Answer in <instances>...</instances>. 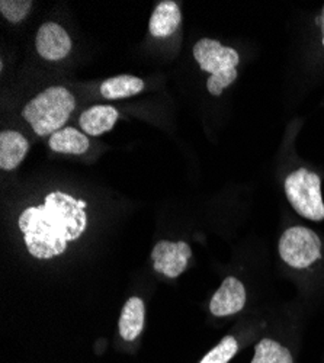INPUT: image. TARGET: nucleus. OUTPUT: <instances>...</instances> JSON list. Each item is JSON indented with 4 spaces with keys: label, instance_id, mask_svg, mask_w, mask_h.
<instances>
[{
    "label": "nucleus",
    "instance_id": "f257e3e1",
    "mask_svg": "<svg viewBox=\"0 0 324 363\" xmlns=\"http://www.w3.org/2000/svg\"><path fill=\"white\" fill-rule=\"evenodd\" d=\"M86 206L84 201L55 191L45 196L43 205L26 208L19 217V228L28 252L41 260L65 253L67 243L86 230Z\"/></svg>",
    "mask_w": 324,
    "mask_h": 363
},
{
    "label": "nucleus",
    "instance_id": "f03ea898",
    "mask_svg": "<svg viewBox=\"0 0 324 363\" xmlns=\"http://www.w3.org/2000/svg\"><path fill=\"white\" fill-rule=\"evenodd\" d=\"M76 99L66 87L52 86L37 95L22 109V116L40 137L63 130L74 111Z\"/></svg>",
    "mask_w": 324,
    "mask_h": 363
},
{
    "label": "nucleus",
    "instance_id": "7ed1b4c3",
    "mask_svg": "<svg viewBox=\"0 0 324 363\" xmlns=\"http://www.w3.org/2000/svg\"><path fill=\"white\" fill-rule=\"evenodd\" d=\"M285 195L297 213L311 221L324 220L321 179L307 170L298 169L285 179Z\"/></svg>",
    "mask_w": 324,
    "mask_h": 363
},
{
    "label": "nucleus",
    "instance_id": "20e7f679",
    "mask_svg": "<svg viewBox=\"0 0 324 363\" xmlns=\"http://www.w3.org/2000/svg\"><path fill=\"white\" fill-rule=\"evenodd\" d=\"M279 255L294 269H307L321 259L320 237L307 227H291L279 240Z\"/></svg>",
    "mask_w": 324,
    "mask_h": 363
},
{
    "label": "nucleus",
    "instance_id": "39448f33",
    "mask_svg": "<svg viewBox=\"0 0 324 363\" xmlns=\"http://www.w3.org/2000/svg\"><path fill=\"white\" fill-rule=\"evenodd\" d=\"M194 57L201 70L211 76L235 72L240 63L239 52L234 48L224 47L217 40L202 38L194 47Z\"/></svg>",
    "mask_w": 324,
    "mask_h": 363
},
{
    "label": "nucleus",
    "instance_id": "423d86ee",
    "mask_svg": "<svg viewBox=\"0 0 324 363\" xmlns=\"http://www.w3.org/2000/svg\"><path fill=\"white\" fill-rule=\"evenodd\" d=\"M191 256L192 250L185 241L173 243V241L160 240L152 252L153 267L159 274L174 279L184 274Z\"/></svg>",
    "mask_w": 324,
    "mask_h": 363
},
{
    "label": "nucleus",
    "instance_id": "0eeeda50",
    "mask_svg": "<svg viewBox=\"0 0 324 363\" xmlns=\"http://www.w3.org/2000/svg\"><path fill=\"white\" fill-rule=\"evenodd\" d=\"M38 54L48 62H60L72 51V40L66 29L55 22L41 25L35 40Z\"/></svg>",
    "mask_w": 324,
    "mask_h": 363
},
{
    "label": "nucleus",
    "instance_id": "6e6552de",
    "mask_svg": "<svg viewBox=\"0 0 324 363\" xmlns=\"http://www.w3.org/2000/svg\"><path fill=\"white\" fill-rule=\"evenodd\" d=\"M246 289L245 285L234 277L224 279L218 291L210 302V311L216 317H227L238 314L245 308Z\"/></svg>",
    "mask_w": 324,
    "mask_h": 363
},
{
    "label": "nucleus",
    "instance_id": "1a4fd4ad",
    "mask_svg": "<svg viewBox=\"0 0 324 363\" xmlns=\"http://www.w3.org/2000/svg\"><path fill=\"white\" fill-rule=\"evenodd\" d=\"M182 22V13L178 4L173 0H163L160 2L149 22L150 34L157 38H166L178 31Z\"/></svg>",
    "mask_w": 324,
    "mask_h": 363
},
{
    "label": "nucleus",
    "instance_id": "9d476101",
    "mask_svg": "<svg viewBox=\"0 0 324 363\" xmlns=\"http://www.w3.org/2000/svg\"><path fill=\"white\" fill-rule=\"evenodd\" d=\"M118 118H120V113L113 106L98 105L86 109L79 118V124L87 135L99 137L113 128Z\"/></svg>",
    "mask_w": 324,
    "mask_h": 363
},
{
    "label": "nucleus",
    "instance_id": "9b49d317",
    "mask_svg": "<svg viewBox=\"0 0 324 363\" xmlns=\"http://www.w3.org/2000/svg\"><path fill=\"white\" fill-rule=\"evenodd\" d=\"M29 150L28 140L18 131H4L0 134V167L2 170L16 169Z\"/></svg>",
    "mask_w": 324,
    "mask_h": 363
},
{
    "label": "nucleus",
    "instance_id": "f8f14e48",
    "mask_svg": "<svg viewBox=\"0 0 324 363\" xmlns=\"http://www.w3.org/2000/svg\"><path fill=\"white\" fill-rule=\"evenodd\" d=\"M145 307L141 298L131 296L123 307L120 317V335L125 342L135 340L144 328Z\"/></svg>",
    "mask_w": 324,
    "mask_h": 363
},
{
    "label": "nucleus",
    "instance_id": "ddd939ff",
    "mask_svg": "<svg viewBox=\"0 0 324 363\" xmlns=\"http://www.w3.org/2000/svg\"><path fill=\"white\" fill-rule=\"evenodd\" d=\"M50 148L55 153L83 155L89 148V138L73 127H66L50 137Z\"/></svg>",
    "mask_w": 324,
    "mask_h": 363
},
{
    "label": "nucleus",
    "instance_id": "4468645a",
    "mask_svg": "<svg viewBox=\"0 0 324 363\" xmlns=\"http://www.w3.org/2000/svg\"><path fill=\"white\" fill-rule=\"evenodd\" d=\"M144 89V82L140 77L121 74L116 77H111L101 84V95L105 99L116 101L138 95Z\"/></svg>",
    "mask_w": 324,
    "mask_h": 363
},
{
    "label": "nucleus",
    "instance_id": "2eb2a0df",
    "mask_svg": "<svg viewBox=\"0 0 324 363\" xmlns=\"http://www.w3.org/2000/svg\"><path fill=\"white\" fill-rule=\"evenodd\" d=\"M252 363H294L291 352L272 339H263L255 347Z\"/></svg>",
    "mask_w": 324,
    "mask_h": 363
},
{
    "label": "nucleus",
    "instance_id": "dca6fc26",
    "mask_svg": "<svg viewBox=\"0 0 324 363\" xmlns=\"http://www.w3.org/2000/svg\"><path fill=\"white\" fill-rule=\"evenodd\" d=\"M239 345L233 336H225L213 350H210L199 363H228L238 353Z\"/></svg>",
    "mask_w": 324,
    "mask_h": 363
},
{
    "label": "nucleus",
    "instance_id": "f3484780",
    "mask_svg": "<svg viewBox=\"0 0 324 363\" xmlns=\"http://www.w3.org/2000/svg\"><path fill=\"white\" fill-rule=\"evenodd\" d=\"M31 9V0H2L0 2V12L12 23L22 22Z\"/></svg>",
    "mask_w": 324,
    "mask_h": 363
},
{
    "label": "nucleus",
    "instance_id": "a211bd4d",
    "mask_svg": "<svg viewBox=\"0 0 324 363\" xmlns=\"http://www.w3.org/2000/svg\"><path fill=\"white\" fill-rule=\"evenodd\" d=\"M235 79H238V70L227 74H218V76H210L207 80V89L208 92L214 96H220L224 89H227Z\"/></svg>",
    "mask_w": 324,
    "mask_h": 363
},
{
    "label": "nucleus",
    "instance_id": "6ab92c4d",
    "mask_svg": "<svg viewBox=\"0 0 324 363\" xmlns=\"http://www.w3.org/2000/svg\"><path fill=\"white\" fill-rule=\"evenodd\" d=\"M317 23L320 25L321 33H323V35H324V6H323V11H321V15L317 18ZM323 44H324V37H323Z\"/></svg>",
    "mask_w": 324,
    "mask_h": 363
}]
</instances>
